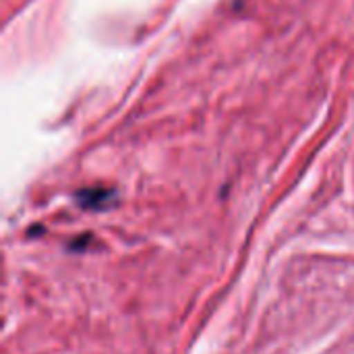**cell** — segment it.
I'll return each instance as SVG.
<instances>
[{
  "mask_svg": "<svg viewBox=\"0 0 354 354\" xmlns=\"http://www.w3.org/2000/svg\"><path fill=\"white\" fill-rule=\"evenodd\" d=\"M112 197H114V193L108 189H87L77 195V201H79V205H83L87 209H102L106 203L112 201Z\"/></svg>",
  "mask_w": 354,
  "mask_h": 354,
  "instance_id": "6da1fadb",
  "label": "cell"
}]
</instances>
